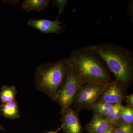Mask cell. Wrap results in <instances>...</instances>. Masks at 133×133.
<instances>
[{"instance_id":"1","label":"cell","mask_w":133,"mask_h":133,"mask_svg":"<svg viewBox=\"0 0 133 133\" xmlns=\"http://www.w3.org/2000/svg\"><path fill=\"white\" fill-rule=\"evenodd\" d=\"M66 61L69 68L79 76L83 85L95 82L108 85L114 81L104 62L91 46L74 50Z\"/></svg>"},{"instance_id":"2","label":"cell","mask_w":133,"mask_h":133,"mask_svg":"<svg viewBox=\"0 0 133 133\" xmlns=\"http://www.w3.org/2000/svg\"><path fill=\"white\" fill-rule=\"evenodd\" d=\"M104 62L116 80L126 87L133 79V53L128 49L111 43H103L91 46Z\"/></svg>"},{"instance_id":"3","label":"cell","mask_w":133,"mask_h":133,"mask_svg":"<svg viewBox=\"0 0 133 133\" xmlns=\"http://www.w3.org/2000/svg\"><path fill=\"white\" fill-rule=\"evenodd\" d=\"M69 69L66 59L41 65L36 70V88L55 101L57 94L64 84Z\"/></svg>"},{"instance_id":"4","label":"cell","mask_w":133,"mask_h":133,"mask_svg":"<svg viewBox=\"0 0 133 133\" xmlns=\"http://www.w3.org/2000/svg\"><path fill=\"white\" fill-rule=\"evenodd\" d=\"M83 85L78 75L69 67L64 84L55 99V101L59 105L62 111L70 107L73 104L79 89Z\"/></svg>"},{"instance_id":"5","label":"cell","mask_w":133,"mask_h":133,"mask_svg":"<svg viewBox=\"0 0 133 133\" xmlns=\"http://www.w3.org/2000/svg\"><path fill=\"white\" fill-rule=\"evenodd\" d=\"M107 85L95 82L81 86L77 92L73 103L75 107L78 109H91Z\"/></svg>"},{"instance_id":"6","label":"cell","mask_w":133,"mask_h":133,"mask_svg":"<svg viewBox=\"0 0 133 133\" xmlns=\"http://www.w3.org/2000/svg\"><path fill=\"white\" fill-rule=\"evenodd\" d=\"M126 88L120 81L116 79L114 80L105 87L97 101H104L113 104L121 103L125 99L127 95Z\"/></svg>"},{"instance_id":"7","label":"cell","mask_w":133,"mask_h":133,"mask_svg":"<svg viewBox=\"0 0 133 133\" xmlns=\"http://www.w3.org/2000/svg\"><path fill=\"white\" fill-rule=\"evenodd\" d=\"M61 129L64 133H83L78 115L75 110L71 108H68L61 111Z\"/></svg>"},{"instance_id":"8","label":"cell","mask_w":133,"mask_h":133,"mask_svg":"<svg viewBox=\"0 0 133 133\" xmlns=\"http://www.w3.org/2000/svg\"><path fill=\"white\" fill-rule=\"evenodd\" d=\"M58 17L55 21L31 19L29 20L28 24L29 26L37 29L43 33L59 34L62 31V27L60 26L61 22L58 21Z\"/></svg>"},{"instance_id":"9","label":"cell","mask_w":133,"mask_h":133,"mask_svg":"<svg viewBox=\"0 0 133 133\" xmlns=\"http://www.w3.org/2000/svg\"><path fill=\"white\" fill-rule=\"evenodd\" d=\"M105 116L94 112L90 121L86 125L87 133H104L111 126Z\"/></svg>"},{"instance_id":"10","label":"cell","mask_w":133,"mask_h":133,"mask_svg":"<svg viewBox=\"0 0 133 133\" xmlns=\"http://www.w3.org/2000/svg\"><path fill=\"white\" fill-rule=\"evenodd\" d=\"M1 111L4 116L8 118L15 119L20 118L18 104L15 100L3 104Z\"/></svg>"},{"instance_id":"11","label":"cell","mask_w":133,"mask_h":133,"mask_svg":"<svg viewBox=\"0 0 133 133\" xmlns=\"http://www.w3.org/2000/svg\"><path fill=\"white\" fill-rule=\"evenodd\" d=\"M49 2L48 0H26L23 3L22 7L27 12L31 11L39 12L45 9Z\"/></svg>"},{"instance_id":"12","label":"cell","mask_w":133,"mask_h":133,"mask_svg":"<svg viewBox=\"0 0 133 133\" xmlns=\"http://www.w3.org/2000/svg\"><path fill=\"white\" fill-rule=\"evenodd\" d=\"M16 88L14 85H4L1 89L0 99L3 104L15 100L17 94Z\"/></svg>"},{"instance_id":"13","label":"cell","mask_w":133,"mask_h":133,"mask_svg":"<svg viewBox=\"0 0 133 133\" xmlns=\"http://www.w3.org/2000/svg\"><path fill=\"white\" fill-rule=\"evenodd\" d=\"M123 106L121 103H118L113 105L109 109L106 118L109 123L113 125L121 119L122 109Z\"/></svg>"},{"instance_id":"14","label":"cell","mask_w":133,"mask_h":133,"mask_svg":"<svg viewBox=\"0 0 133 133\" xmlns=\"http://www.w3.org/2000/svg\"><path fill=\"white\" fill-rule=\"evenodd\" d=\"M113 104L102 101H97L92 107L94 112L106 117Z\"/></svg>"},{"instance_id":"15","label":"cell","mask_w":133,"mask_h":133,"mask_svg":"<svg viewBox=\"0 0 133 133\" xmlns=\"http://www.w3.org/2000/svg\"><path fill=\"white\" fill-rule=\"evenodd\" d=\"M113 125L115 133H133V124L120 120Z\"/></svg>"},{"instance_id":"16","label":"cell","mask_w":133,"mask_h":133,"mask_svg":"<svg viewBox=\"0 0 133 133\" xmlns=\"http://www.w3.org/2000/svg\"><path fill=\"white\" fill-rule=\"evenodd\" d=\"M121 119L127 124H133V107L123 106L122 109Z\"/></svg>"},{"instance_id":"17","label":"cell","mask_w":133,"mask_h":133,"mask_svg":"<svg viewBox=\"0 0 133 133\" xmlns=\"http://www.w3.org/2000/svg\"><path fill=\"white\" fill-rule=\"evenodd\" d=\"M67 1H55L53 2V5L57 6L59 8V15L64 11L65 7Z\"/></svg>"},{"instance_id":"18","label":"cell","mask_w":133,"mask_h":133,"mask_svg":"<svg viewBox=\"0 0 133 133\" xmlns=\"http://www.w3.org/2000/svg\"><path fill=\"white\" fill-rule=\"evenodd\" d=\"M127 105L128 107H133V94L127 95L125 99Z\"/></svg>"},{"instance_id":"19","label":"cell","mask_w":133,"mask_h":133,"mask_svg":"<svg viewBox=\"0 0 133 133\" xmlns=\"http://www.w3.org/2000/svg\"><path fill=\"white\" fill-rule=\"evenodd\" d=\"M128 7V14L129 16L130 17L131 20H133V2L131 1L129 2Z\"/></svg>"},{"instance_id":"20","label":"cell","mask_w":133,"mask_h":133,"mask_svg":"<svg viewBox=\"0 0 133 133\" xmlns=\"http://www.w3.org/2000/svg\"><path fill=\"white\" fill-rule=\"evenodd\" d=\"M104 133H115L114 130L113 125H112L109 129Z\"/></svg>"},{"instance_id":"21","label":"cell","mask_w":133,"mask_h":133,"mask_svg":"<svg viewBox=\"0 0 133 133\" xmlns=\"http://www.w3.org/2000/svg\"><path fill=\"white\" fill-rule=\"evenodd\" d=\"M57 131H50V132H48L46 133H57Z\"/></svg>"},{"instance_id":"22","label":"cell","mask_w":133,"mask_h":133,"mask_svg":"<svg viewBox=\"0 0 133 133\" xmlns=\"http://www.w3.org/2000/svg\"><path fill=\"white\" fill-rule=\"evenodd\" d=\"M0 129H1V130H4V128L3 127L2 125H0Z\"/></svg>"}]
</instances>
